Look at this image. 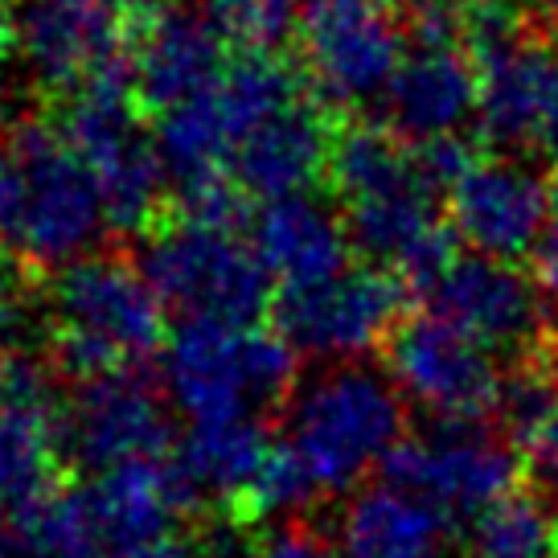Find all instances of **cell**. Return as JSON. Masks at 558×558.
Instances as JSON below:
<instances>
[{"label":"cell","instance_id":"6da1fadb","mask_svg":"<svg viewBox=\"0 0 558 558\" xmlns=\"http://www.w3.org/2000/svg\"><path fill=\"white\" fill-rule=\"evenodd\" d=\"M111 230V209L62 128L21 123L0 148V251L25 267H62L90 255Z\"/></svg>","mask_w":558,"mask_h":558},{"label":"cell","instance_id":"7a4b0ae2","mask_svg":"<svg viewBox=\"0 0 558 558\" xmlns=\"http://www.w3.org/2000/svg\"><path fill=\"white\" fill-rule=\"evenodd\" d=\"M46 325L58 366L78 378L136 369L165 345V300L140 263L90 251L53 267Z\"/></svg>","mask_w":558,"mask_h":558},{"label":"cell","instance_id":"3957f363","mask_svg":"<svg viewBox=\"0 0 558 558\" xmlns=\"http://www.w3.org/2000/svg\"><path fill=\"white\" fill-rule=\"evenodd\" d=\"M283 444L308 469L320 497L345 493L383 469L407 427L402 390L390 374L357 362H332L288 395Z\"/></svg>","mask_w":558,"mask_h":558},{"label":"cell","instance_id":"277c9868","mask_svg":"<svg viewBox=\"0 0 558 558\" xmlns=\"http://www.w3.org/2000/svg\"><path fill=\"white\" fill-rule=\"evenodd\" d=\"M296 345L255 320H185L165 345V395L190 423L271 411L296 390Z\"/></svg>","mask_w":558,"mask_h":558},{"label":"cell","instance_id":"5b68a950","mask_svg":"<svg viewBox=\"0 0 558 558\" xmlns=\"http://www.w3.org/2000/svg\"><path fill=\"white\" fill-rule=\"evenodd\" d=\"M140 271L165 308L185 320H255L271 300V271L234 222L185 214L157 227L140 246Z\"/></svg>","mask_w":558,"mask_h":558},{"label":"cell","instance_id":"8992f818","mask_svg":"<svg viewBox=\"0 0 558 558\" xmlns=\"http://www.w3.org/2000/svg\"><path fill=\"white\" fill-rule=\"evenodd\" d=\"M300 90L304 83L271 53H246V62L227 66L206 90L160 111L157 148L181 197L227 185L246 132Z\"/></svg>","mask_w":558,"mask_h":558},{"label":"cell","instance_id":"52a82bcc","mask_svg":"<svg viewBox=\"0 0 558 558\" xmlns=\"http://www.w3.org/2000/svg\"><path fill=\"white\" fill-rule=\"evenodd\" d=\"M140 111L144 107L128 83V70H116L70 90L58 120L62 136L78 148V157L87 160L99 181L116 230L148 227L169 181L157 136L144 132Z\"/></svg>","mask_w":558,"mask_h":558},{"label":"cell","instance_id":"ba28073f","mask_svg":"<svg viewBox=\"0 0 558 558\" xmlns=\"http://www.w3.org/2000/svg\"><path fill=\"white\" fill-rule=\"evenodd\" d=\"M78 497L104 558H197L202 506L169 456L95 472Z\"/></svg>","mask_w":558,"mask_h":558},{"label":"cell","instance_id":"9c48e42d","mask_svg":"<svg viewBox=\"0 0 558 558\" xmlns=\"http://www.w3.org/2000/svg\"><path fill=\"white\" fill-rule=\"evenodd\" d=\"M386 374L402 399L423 407L436 423H485L501 411L506 374L485 341L427 313L407 320L386 341Z\"/></svg>","mask_w":558,"mask_h":558},{"label":"cell","instance_id":"30bf717a","mask_svg":"<svg viewBox=\"0 0 558 558\" xmlns=\"http://www.w3.org/2000/svg\"><path fill=\"white\" fill-rule=\"evenodd\" d=\"M402 308V283L386 267H341L329 279L283 288L279 332L316 362H357L390 341Z\"/></svg>","mask_w":558,"mask_h":558},{"label":"cell","instance_id":"8fae6325","mask_svg":"<svg viewBox=\"0 0 558 558\" xmlns=\"http://www.w3.org/2000/svg\"><path fill=\"white\" fill-rule=\"evenodd\" d=\"M169 395L136 369H107L78 378V390L58 407V432L70 464L107 472L132 460L169 452Z\"/></svg>","mask_w":558,"mask_h":558},{"label":"cell","instance_id":"7c38bea8","mask_svg":"<svg viewBox=\"0 0 558 558\" xmlns=\"http://www.w3.org/2000/svg\"><path fill=\"white\" fill-rule=\"evenodd\" d=\"M386 481L427 497L444 513H481L518 481L513 444L481 423H436L399 439L383 460Z\"/></svg>","mask_w":558,"mask_h":558},{"label":"cell","instance_id":"4fadbf2b","mask_svg":"<svg viewBox=\"0 0 558 558\" xmlns=\"http://www.w3.org/2000/svg\"><path fill=\"white\" fill-rule=\"evenodd\" d=\"M542 283L522 276L513 259L497 255H448L432 276L423 279V292L432 313L460 325L476 341H485L493 353H538L546 341V304L538 296Z\"/></svg>","mask_w":558,"mask_h":558},{"label":"cell","instance_id":"5bb4252c","mask_svg":"<svg viewBox=\"0 0 558 558\" xmlns=\"http://www.w3.org/2000/svg\"><path fill=\"white\" fill-rule=\"evenodd\" d=\"M123 13L83 0H13V34L25 74L46 90L70 95L90 78L128 70Z\"/></svg>","mask_w":558,"mask_h":558},{"label":"cell","instance_id":"9a60e30c","mask_svg":"<svg viewBox=\"0 0 558 558\" xmlns=\"http://www.w3.org/2000/svg\"><path fill=\"white\" fill-rule=\"evenodd\" d=\"M402 58H407V29L383 4H362V0L313 4L304 25V70L320 99L337 107L383 99Z\"/></svg>","mask_w":558,"mask_h":558},{"label":"cell","instance_id":"2e32d148","mask_svg":"<svg viewBox=\"0 0 558 558\" xmlns=\"http://www.w3.org/2000/svg\"><path fill=\"white\" fill-rule=\"evenodd\" d=\"M481 70L476 123L501 148H558V50L518 34L472 53Z\"/></svg>","mask_w":558,"mask_h":558},{"label":"cell","instance_id":"e0dca14e","mask_svg":"<svg viewBox=\"0 0 558 558\" xmlns=\"http://www.w3.org/2000/svg\"><path fill=\"white\" fill-rule=\"evenodd\" d=\"M227 37L214 29L202 4L148 0L144 17L128 37V83L140 107L169 111L206 90L222 70Z\"/></svg>","mask_w":558,"mask_h":558},{"label":"cell","instance_id":"ac0fdd59","mask_svg":"<svg viewBox=\"0 0 558 558\" xmlns=\"http://www.w3.org/2000/svg\"><path fill=\"white\" fill-rule=\"evenodd\" d=\"M452 230L481 255L518 259L534 251L555 209V185L525 160H472L456 177Z\"/></svg>","mask_w":558,"mask_h":558},{"label":"cell","instance_id":"d6986e66","mask_svg":"<svg viewBox=\"0 0 558 558\" xmlns=\"http://www.w3.org/2000/svg\"><path fill=\"white\" fill-rule=\"evenodd\" d=\"M469 46L444 41H407L390 87L383 90L386 128L411 144L460 136V128L476 120L481 70L472 66Z\"/></svg>","mask_w":558,"mask_h":558},{"label":"cell","instance_id":"ffe728a7","mask_svg":"<svg viewBox=\"0 0 558 558\" xmlns=\"http://www.w3.org/2000/svg\"><path fill=\"white\" fill-rule=\"evenodd\" d=\"M332 144L337 136L325 99H308V90H300L246 132L230 165V181L263 202L304 193L329 169Z\"/></svg>","mask_w":558,"mask_h":558},{"label":"cell","instance_id":"44dd1931","mask_svg":"<svg viewBox=\"0 0 558 558\" xmlns=\"http://www.w3.org/2000/svg\"><path fill=\"white\" fill-rule=\"evenodd\" d=\"M271 448H276V439L267 436L259 415L206 418V423H193L190 432L177 439L169 460L197 506H218V513L230 518V513H239L251 485L259 481Z\"/></svg>","mask_w":558,"mask_h":558},{"label":"cell","instance_id":"7402d4cb","mask_svg":"<svg viewBox=\"0 0 558 558\" xmlns=\"http://www.w3.org/2000/svg\"><path fill=\"white\" fill-rule=\"evenodd\" d=\"M337 538L349 558H444L452 542V513L386 481L349 497Z\"/></svg>","mask_w":558,"mask_h":558},{"label":"cell","instance_id":"603a6c76","mask_svg":"<svg viewBox=\"0 0 558 558\" xmlns=\"http://www.w3.org/2000/svg\"><path fill=\"white\" fill-rule=\"evenodd\" d=\"M251 243L271 279H279L283 288H304L349 267L345 259L353 239H349L345 214H337L308 193H288V197H271L259 209Z\"/></svg>","mask_w":558,"mask_h":558},{"label":"cell","instance_id":"cb8c5ba5","mask_svg":"<svg viewBox=\"0 0 558 558\" xmlns=\"http://www.w3.org/2000/svg\"><path fill=\"white\" fill-rule=\"evenodd\" d=\"M62 464L58 407L0 402V513L50 493Z\"/></svg>","mask_w":558,"mask_h":558},{"label":"cell","instance_id":"d4e9b609","mask_svg":"<svg viewBox=\"0 0 558 558\" xmlns=\"http://www.w3.org/2000/svg\"><path fill=\"white\" fill-rule=\"evenodd\" d=\"M0 558H104L78 493H41L0 513Z\"/></svg>","mask_w":558,"mask_h":558},{"label":"cell","instance_id":"484cf974","mask_svg":"<svg viewBox=\"0 0 558 558\" xmlns=\"http://www.w3.org/2000/svg\"><path fill=\"white\" fill-rule=\"evenodd\" d=\"M469 558H558V497L525 488L472 513Z\"/></svg>","mask_w":558,"mask_h":558},{"label":"cell","instance_id":"4316f807","mask_svg":"<svg viewBox=\"0 0 558 558\" xmlns=\"http://www.w3.org/2000/svg\"><path fill=\"white\" fill-rule=\"evenodd\" d=\"M214 21V29L227 37V46L243 53H276L296 29L300 0H197Z\"/></svg>","mask_w":558,"mask_h":558},{"label":"cell","instance_id":"83f0119b","mask_svg":"<svg viewBox=\"0 0 558 558\" xmlns=\"http://www.w3.org/2000/svg\"><path fill=\"white\" fill-rule=\"evenodd\" d=\"M0 402L58 407L50 362H41L34 349L25 345H0Z\"/></svg>","mask_w":558,"mask_h":558},{"label":"cell","instance_id":"f1b7e54d","mask_svg":"<svg viewBox=\"0 0 558 558\" xmlns=\"http://www.w3.org/2000/svg\"><path fill=\"white\" fill-rule=\"evenodd\" d=\"M525 456V469L534 476L542 493L558 497V395L538 411L534 423H525V432L513 439Z\"/></svg>","mask_w":558,"mask_h":558},{"label":"cell","instance_id":"f546056e","mask_svg":"<svg viewBox=\"0 0 558 558\" xmlns=\"http://www.w3.org/2000/svg\"><path fill=\"white\" fill-rule=\"evenodd\" d=\"M259 558H349V555H341V550L308 522H288L279 534L263 538Z\"/></svg>","mask_w":558,"mask_h":558},{"label":"cell","instance_id":"4dcf8cb0","mask_svg":"<svg viewBox=\"0 0 558 558\" xmlns=\"http://www.w3.org/2000/svg\"><path fill=\"white\" fill-rule=\"evenodd\" d=\"M534 267H538L542 292L558 304V181H555V209H550V222H546L538 246H534Z\"/></svg>","mask_w":558,"mask_h":558},{"label":"cell","instance_id":"1f68e13d","mask_svg":"<svg viewBox=\"0 0 558 558\" xmlns=\"http://www.w3.org/2000/svg\"><path fill=\"white\" fill-rule=\"evenodd\" d=\"M25 304V263L0 251V325H9Z\"/></svg>","mask_w":558,"mask_h":558},{"label":"cell","instance_id":"d6a6232c","mask_svg":"<svg viewBox=\"0 0 558 558\" xmlns=\"http://www.w3.org/2000/svg\"><path fill=\"white\" fill-rule=\"evenodd\" d=\"M21 128V90L9 70H0V148L17 136Z\"/></svg>","mask_w":558,"mask_h":558},{"label":"cell","instance_id":"836d02e7","mask_svg":"<svg viewBox=\"0 0 558 558\" xmlns=\"http://www.w3.org/2000/svg\"><path fill=\"white\" fill-rule=\"evenodd\" d=\"M538 357L546 362V378H550V383L558 386V329L546 332V341H542Z\"/></svg>","mask_w":558,"mask_h":558},{"label":"cell","instance_id":"e575fe53","mask_svg":"<svg viewBox=\"0 0 558 558\" xmlns=\"http://www.w3.org/2000/svg\"><path fill=\"white\" fill-rule=\"evenodd\" d=\"M13 34V0H0V46H9Z\"/></svg>","mask_w":558,"mask_h":558},{"label":"cell","instance_id":"d590c367","mask_svg":"<svg viewBox=\"0 0 558 558\" xmlns=\"http://www.w3.org/2000/svg\"><path fill=\"white\" fill-rule=\"evenodd\" d=\"M313 4H337V0H313ZM362 4H383V0H362Z\"/></svg>","mask_w":558,"mask_h":558}]
</instances>
